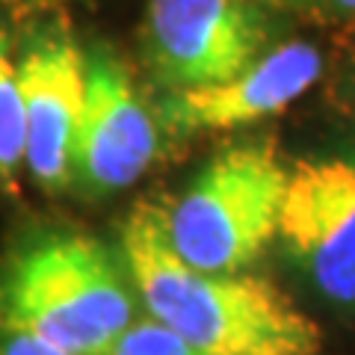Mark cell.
Segmentation results:
<instances>
[{
	"mask_svg": "<svg viewBox=\"0 0 355 355\" xmlns=\"http://www.w3.org/2000/svg\"><path fill=\"white\" fill-rule=\"evenodd\" d=\"M121 252L130 287L148 314L202 355H314L320 347L317 323L275 284L181 261L157 205L133 207Z\"/></svg>",
	"mask_w": 355,
	"mask_h": 355,
	"instance_id": "1",
	"label": "cell"
},
{
	"mask_svg": "<svg viewBox=\"0 0 355 355\" xmlns=\"http://www.w3.org/2000/svg\"><path fill=\"white\" fill-rule=\"evenodd\" d=\"M133 323V296L104 243L71 228L21 237L0 258V329L104 355Z\"/></svg>",
	"mask_w": 355,
	"mask_h": 355,
	"instance_id": "2",
	"label": "cell"
},
{
	"mask_svg": "<svg viewBox=\"0 0 355 355\" xmlns=\"http://www.w3.org/2000/svg\"><path fill=\"white\" fill-rule=\"evenodd\" d=\"M287 169L270 142L219 151L163 210L172 249L196 270L240 272L279 237Z\"/></svg>",
	"mask_w": 355,
	"mask_h": 355,
	"instance_id": "3",
	"label": "cell"
},
{
	"mask_svg": "<svg viewBox=\"0 0 355 355\" xmlns=\"http://www.w3.org/2000/svg\"><path fill=\"white\" fill-rule=\"evenodd\" d=\"M279 237L320 293L355 305V154L302 160L287 172Z\"/></svg>",
	"mask_w": 355,
	"mask_h": 355,
	"instance_id": "4",
	"label": "cell"
},
{
	"mask_svg": "<svg viewBox=\"0 0 355 355\" xmlns=\"http://www.w3.org/2000/svg\"><path fill=\"white\" fill-rule=\"evenodd\" d=\"M146 33L154 71L175 89L246 71L266 42L258 9L246 0H151Z\"/></svg>",
	"mask_w": 355,
	"mask_h": 355,
	"instance_id": "5",
	"label": "cell"
},
{
	"mask_svg": "<svg viewBox=\"0 0 355 355\" xmlns=\"http://www.w3.org/2000/svg\"><path fill=\"white\" fill-rule=\"evenodd\" d=\"M157 154V121L113 53H86V95L71 148V184L104 196L130 187Z\"/></svg>",
	"mask_w": 355,
	"mask_h": 355,
	"instance_id": "6",
	"label": "cell"
},
{
	"mask_svg": "<svg viewBox=\"0 0 355 355\" xmlns=\"http://www.w3.org/2000/svg\"><path fill=\"white\" fill-rule=\"evenodd\" d=\"M24 166L48 193L71 184V148L86 95V53L60 30L39 33L18 57Z\"/></svg>",
	"mask_w": 355,
	"mask_h": 355,
	"instance_id": "7",
	"label": "cell"
},
{
	"mask_svg": "<svg viewBox=\"0 0 355 355\" xmlns=\"http://www.w3.org/2000/svg\"><path fill=\"white\" fill-rule=\"evenodd\" d=\"M323 60L311 42H291L270 53H261L246 71L222 83L175 89L157 110L160 125L178 133H207L252 125L293 104L317 83Z\"/></svg>",
	"mask_w": 355,
	"mask_h": 355,
	"instance_id": "8",
	"label": "cell"
},
{
	"mask_svg": "<svg viewBox=\"0 0 355 355\" xmlns=\"http://www.w3.org/2000/svg\"><path fill=\"white\" fill-rule=\"evenodd\" d=\"M24 98L6 30L0 27V187L12 193L24 169Z\"/></svg>",
	"mask_w": 355,
	"mask_h": 355,
	"instance_id": "9",
	"label": "cell"
},
{
	"mask_svg": "<svg viewBox=\"0 0 355 355\" xmlns=\"http://www.w3.org/2000/svg\"><path fill=\"white\" fill-rule=\"evenodd\" d=\"M104 355H202L193 343H187L178 331L163 326L160 320L146 317L130 323L110 343Z\"/></svg>",
	"mask_w": 355,
	"mask_h": 355,
	"instance_id": "10",
	"label": "cell"
},
{
	"mask_svg": "<svg viewBox=\"0 0 355 355\" xmlns=\"http://www.w3.org/2000/svg\"><path fill=\"white\" fill-rule=\"evenodd\" d=\"M0 355H74V352H65L42 338L24 335V331L0 329Z\"/></svg>",
	"mask_w": 355,
	"mask_h": 355,
	"instance_id": "11",
	"label": "cell"
},
{
	"mask_svg": "<svg viewBox=\"0 0 355 355\" xmlns=\"http://www.w3.org/2000/svg\"><path fill=\"white\" fill-rule=\"evenodd\" d=\"M338 9H347V12H355V0H331Z\"/></svg>",
	"mask_w": 355,
	"mask_h": 355,
	"instance_id": "12",
	"label": "cell"
},
{
	"mask_svg": "<svg viewBox=\"0 0 355 355\" xmlns=\"http://www.w3.org/2000/svg\"><path fill=\"white\" fill-rule=\"evenodd\" d=\"M6 3H21V6H33V3H53V0H6Z\"/></svg>",
	"mask_w": 355,
	"mask_h": 355,
	"instance_id": "13",
	"label": "cell"
}]
</instances>
